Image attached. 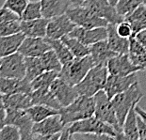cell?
I'll return each instance as SVG.
<instances>
[{
	"mask_svg": "<svg viewBox=\"0 0 146 140\" xmlns=\"http://www.w3.org/2000/svg\"><path fill=\"white\" fill-rule=\"evenodd\" d=\"M6 117V106L4 104V95L0 91V127L4 125Z\"/></svg>",
	"mask_w": 146,
	"mask_h": 140,
	"instance_id": "7bdbcfd3",
	"label": "cell"
},
{
	"mask_svg": "<svg viewBox=\"0 0 146 140\" xmlns=\"http://www.w3.org/2000/svg\"><path fill=\"white\" fill-rule=\"evenodd\" d=\"M26 111L29 115L30 119L32 120L34 123L40 122V121L47 119L48 117H51L53 115L60 114L58 109L42 104H33L27 109H26Z\"/></svg>",
	"mask_w": 146,
	"mask_h": 140,
	"instance_id": "f1b7e54d",
	"label": "cell"
},
{
	"mask_svg": "<svg viewBox=\"0 0 146 140\" xmlns=\"http://www.w3.org/2000/svg\"><path fill=\"white\" fill-rule=\"evenodd\" d=\"M67 128L73 136L74 135H90L92 138L125 139L123 133H120L112 125L92 116L72 124H68Z\"/></svg>",
	"mask_w": 146,
	"mask_h": 140,
	"instance_id": "6da1fadb",
	"label": "cell"
},
{
	"mask_svg": "<svg viewBox=\"0 0 146 140\" xmlns=\"http://www.w3.org/2000/svg\"><path fill=\"white\" fill-rule=\"evenodd\" d=\"M0 140H21L19 129L11 124H4L0 127Z\"/></svg>",
	"mask_w": 146,
	"mask_h": 140,
	"instance_id": "74e56055",
	"label": "cell"
},
{
	"mask_svg": "<svg viewBox=\"0 0 146 140\" xmlns=\"http://www.w3.org/2000/svg\"><path fill=\"white\" fill-rule=\"evenodd\" d=\"M136 112L146 121V111L142 109V108L139 105V104L136 105Z\"/></svg>",
	"mask_w": 146,
	"mask_h": 140,
	"instance_id": "bcb514c9",
	"label": "cell"
},
{
	"mask_svg": "<svg viewBox=\"0 0 146 140\" xmlns=\"http://www.w3.org/2000/svg\"><path fill=\"white\" fill-rule=\"evenodd\" d=\"M26 36L22 32L0 37V57H7L18 52Z\"/></svg>",
	"mask_w": 146,
	"mask_h": 140,
	"instance_id": "603a6c76",
	"label": "cell"
},
{
	"mask_svg": "<svg viewBox=\"0 0 146 140\" xmlns=\"http://www.w3.org/2000/svg\"><path fill=\"white\" fill-rule=\"evenodd\" d=\"M130 58L141 71H146V48L139 43L135 37L130 38L129 53Z\"/></svg>",
	"mask_w": 146,
	"mask_h": 140,
	"instance_id": "4316f807",
	"label": "cell"
},
{
	"mask_svg": "<svg viewBox=\"0 0 146 140\" xmlns=\"http://www.w3.org/2000/svg\"><path fill=\"white\" fill-rule=\"evenodd\" d=\"M94 98L79 95L69 105L61 107L60 115L64 125H68L94 116Z\"/></svg>",
	"mask_w": 146,
	"mask_h": 140,
	"instance_id": "7a4b0ae2",
	"label": "cell"
},
{
	"mask_svg": "<svg viewBox=\"0 0 146 140\" xmlns=\"http://www.w3.org/2000/svg\"><path fill=\"white\" fill-rule=\"evenodd\" d=\"M4 104L6 108L26 110L33 105V102L30 93H16L4 95Z\"/></svg>",
	"mask_w": 146,
	"mask_h": 140,
	"instance_id": "d4e9b609",
	"label": "cell"
},
{
	"mask_svg": "<svg viewBox=\"0 0 146 140\" xmlns=\"http://www.w3.org/2000/svg\"><path fill=\"white\" fill-rule=\"evenodd\" d=\"M94 66V60L91 55L83 57H74L69 63L62 65L58 76L61 77L71 86H76Z\"/></svg>",
	"mask_w": 146,
	"mask_h": 140,
	"instance_id": "5b68a950",
	"label": "cell"
},
{
	"mask_svg": "<svg viewBox=\"0 0 146 140\" xmlns=\"http://www.w3.org/2000/svg\"><path fill=\"white\" fill-rule=\"evenodd\" d=\"M87 0H69L70 7H81L84 6Z\"/></svg>",
	"mask_w": 146,
	"mask_h": 140,
	"instance_id": "f6af8a7d",
	"label": "cell"
},
{
	"mask_svg": "<svg viewBox=\"0 0 146 140\" xmlns=\"http://www.w3.org/2000/svg\"><path fill=\"white\" fill-rule=\"evenodd\" d=\"M125 20L128 22L133 30V37L139 32L146 29V5L142 4L125 17Z\"/></svg>",
	"mask_w": 146,
	"mask_h": 140,
	"instance_id": "484cf974",
	"label": "cell"
},
{
	"mask_svg": "<svg viewBox=\"0 0 146 140\" xmlns=\"http://www.w3.org/2000/svg\"><path fill=\"white\" fill-rule=\"evenodd\" d=\"M17 19H20V17L16 13H14L12 11L9 10V9L5 7L0 8V24L6 21L17 20Z\"/></svg>",
	"mask_w": 146,
	"mask_h": 140,
	"instance_id": "60d3db41",
	"label": "cell"
},
{
	"mask_svg": "<svg viewBox=\"0 0 146 140\" xmlns=\"http://www.w3.org/2000/svg\"><path fill=\"white\" fill-rule=\"evenodd\" d=\"M33 104H42L60 110L61 105L56 99L50 88H39L32 90L30 93Z\"/></svg>",
	"mask_w": 146,
	"mask_h": 140,
	"instance_id": "cb8c5ba5",
	"label": "cell"
},
{
	"mask_svg": "<svg viewBox=\"0 0 146 140\" xmlns=\"http://www.w3.org/2000/svg\"><path fill=\"white\" fill-rule=\"evenodd\" d=\"M142 4H144L143 0H118L115 8L118 13L125 18Z\"/></svg>",
	"mask_w": 146,
	"mask_h": 140,
	"instance_id": "e575fe53",
	"label": "cell"
},
{
	"mask_svg": "<svg viewBox=\"0 0 146 140\" xmlns=\"http://www.w3.org/2000/svg\"><path fill=\"white\" fill-rule=\"evenodd\" d=\"M67 16L77 26L85 28H94L99 26H108V22L97 16L92 11L84 6L81 7H70L66 11Z\"/></svg>",
	"mask_w": 146,
	"mask_h": 140,
	"instance_id": "ba28073f",
	"label": "cell"
},
{
	"mask_svg": "<svg viewBox=\"0 0 146 140\" xmlns=\"http://www.w3.org/2000/svg\"><path fill=\"white\" fill-rule=\"evenodd\" d=\"M21 32V19L6 21L0 24V37L10 36Z\"/></svg>",
	"mask_w": 146,
	"mask_h": 140,
	"instance_id": "8d00e7d4",
	"label": "cell"
},
{
	"mask_svg": "<svg viewBox=\"0 0 146 140\" xmlns=\"http://www.w3.org/2000/svg\"><path fill=\"white\" fill-rule=\"evenodd\" d=\"M108 39L107 42L108 46L116 54H128L130 39L123 38L117 32L116 24H108Z\"/></svg>",
	"mask_w": 146,
	"mask_h": 140,
	"instance_id": "ffe728a7",
	"label": "cell"
},
{
	"mask_svg": "<svg viewBox=\"0 0 146 140\" xmlns=\"http://www.w3.org/2000/svg\"><path fill=\"white\" fill-rule=\"evenodd\" d=\"M76 24L67 16L62 14L60 16L49 19L46 29V38L53 40H60L64 36H67L72 32Z\"/></svg>",
	"mask_w": 146,
	"mask_h": 140,
	"instance_id": "7c38bea8",
	"label": "cell"
},
{
	"mask_svg": "<svg viewBox=\"0 0 146 140\" xmlns=\"http://www.w3.org/2000/svg\"><path fill=\"white\" fill-rule=\"evenodd\" d=\"M116 54L108 46L107 40H101L90 46V55L94 60V66L96 65H107L108 61L111 57H115Z\"/></svg>",
	"mask_w": 146,
	"mask_h": 140,
	"instance_id": "44dd1931",
	"label": "cell"
},
{
	"mask_svg": "<svg viewBox=\"0 0 146 140\" xmlns=\"http://www.w3.org/2000/svg\"><path fill=\"white\" fill-rule=\"evenodd\" d=\"M69 36L77 39L87 46H91L96 42L108 39V28L107 26L85 28L76 26L69 34Z\"/></svg>",
	"mask_w": 146,
	"mask_h": 140,
	"instance_id": "9a60e30c",
	"label": "cell"
},
{
	"mask_svg": "<svg viewBox=\"0 0 146 140\" xmlns=\"http://www.w3.org/2000/svg\"><path fill=\"white\" fill-rule=\"evenodd\" d=\"M137 121H138L139 140H146V121L142 119L139 114H138V116H137Z\"/></svg>",
	"mask_w": 146,
	"mask_h": 140,
	"instance_id": "b9f144b4",
	"label": "cell"
},
{
	"mask_svg": "<svg viewBox=\"0 0 146 140\" xmlns=\"http://www.w3.org/2000/svg\"><path fill=\"white\" fill-rule=\"evenodd\" d=\"M43 71H45L40 57H26V77L25 78L31 82L34 78H36Z\"/></svg>",
	"mask_w": 146,
	"mask_h": 140,
	"instance_id": "1f68e13d",
	"label": "cell"
},
{
	"mask_svg": "<svg viewBox=\"0 0 146 140\" xmlns=\"http://www.w3.org/2000/svg\"><path fill=\"white\" fill-rule=\"evenodd\" d=\"M50 90L56 99L60 102L61 107L67 106L78 97V93L74 87L71 86L61 77L58 76L50 86Z\"/></svg>",
	"mask_w": 146,
	"mask_h": 140,
	"instance_id": "5bb4252c",
	"label": "cell"
},
{
	"mask_svg": "<svg viewBox=\"0 0 146 140\" xmlns=\"http://www.w3.org/2000/svg\"><path fill=\"white\" fill-rule=\"evenodd\" d=\"M110 75L107 65L94 66L80 83L74 86L78 95L94 97L100 90L104 89Z\"/></svg>",
	"mask_w": 146,
	"mask_h": 140,
	"instance_id": "3957f363",
	"label": "cell"
},
{
	"mask_svg": "<svg viewBox=\"0 0 146 140\" xmlns=\"http://www.w3.org/2000/svg\"><path fill=\"white\" fill-rule=\"evenodd\" d=\"M145 5H146V4H145Z\"/></svg>",
	"mask_w": 146,
	"mask_h": 140,
	"instance_id": "681fc988",
	"label": "cell"
},
{
	"mask_svg": "<svg viewBox=\"0 0 146 140\" xmlns=\"http://www.w3.org/2000/svg\"><path fill=\"white\" fill-rule=\"evenodd\" d=\"M65 43V45L69 48L71 53L74 57H83L90 55V46L85 45L77 39L69 35L64 36L60 39Z\"/></svg>",
	"mask_w": 146,
	"mask_h": 140,
	"instance_id": "f546056e",
	"label": "cell"
},
{
	"mask_svg": "<svg viewBox=\"0 0 146 140\" xmlns=\"http://www.w3.org/2000/svg\"><path fill=\"white\" fill-rule=\"evenodd\" d=\"M138 81L139 78L137 73H133L131 74H128V75H125V76L110 74L108 77L104 90L107 93L108 97L110 99H112L115 95L122 93L125 90L128 89L133 84L138 82Z\"/></svg>",
	"mask_w": 146,
	"mask_h": 140,
	"instance_id": "4fadbf2b",
	"label": "cell"
},
{
	"mask_svg": "<svg viewBox=\"0 0 146 140\" xmlns=\"http://www.w3.org/2000/svg\"><path fill=\"white\" fill-rule=\"evenodd\" d=\"M42 7V17L45 19H52L66 13L70 8L69 0H40Z\"/></svg>",
	"mask_w": 146,
	"mask_h": 140,
	"instance_id": "7402d4cb",
	"label": "cell"
},
{
	"mask_svg": "<svg viewBox=\"0 0 146 140\" xmlns=\"http://www.w3.org/2000/svg\"><path fill=\"white\" fill-rule=\"evenodd\" d=\"M116 29H117L118 34H119L121 37H123V38L130 39L133 37L132 27L128 22H126L125 20H123V22H121V23L117 24Z\"/></svg>",
	"mask_w": 146,
	"mask_h": 140,
	"instance_id": "ab89813d",
	"label": "cell"
},
{
	"mask_svg": "<svg viewBox=\"0 0 146 140\" xmlns=\"http://www.w3.org/2000/svg\"><path fill=\"white\" fill-rule=\"evenodd\" d=\"M48 19L38 18L34 20H21V32L26 37L45 38Z\"/></svg>",
	"mask_w": 146,
	"mask_h": 140,
	"instance_id": "d6986e66",
	"label": "cell"
},
{
	"mask_svg": "<svg viewBox=\"0 0 146 140\" xmlns=\"http://www.w3.org/2000/svg\"><path fill=\"white\" fill-rule=\"evenodd\" d=\"M65 125L61 120L60 115H53L40 122H35L32 127L33 139L56 140L60 139L61 131Z\"/></svg>",
	"mask_w": 146,
	"mask_h": 140,
	"instance_id": "8992f818",
	"label": "cell"
},
{
	"mask_svg": "<svg viewBox=\"0 0 146 140\" xmlns=\"http://www.w3.org/2000/svg\"><path fill=\"white\" fill-rule=\"evenodd\" d=\"M108 70L110 74L125 76L133 73L141 71V69L133 63L128 54H118L108 61Z\"/></svg>",
	"mask_w": 146,
	"mask_h": 140,
	"instance_id": "2e32d148",
	"label": "cell"
},
{
	"mask_svg": "<svg viewBox=\"0 0 146 140\" xmlns=\"http://www.w3.org/2000/svg\"><path fill=\"white\" fill-rule=\"evenodd\" d=\"M0 76L6 78H25L26 57L19 52L0 57Z\"/></svg>",
	"mask_w": 146,
	"mask_h": 140,
	"instance_id": "9c48e42d",
	"label": "cell"
},
{
	"mask_svg": "<svg viewBox=\"0 0 146 140\" xmlns=\"http://www.w3.org/2000/svg\"><path fill=\"white\" fill-rule=\"evenodd\" d=\"M0 91L3 95L31 93V83L27 78H6V77L0 76Z\"/></svg>",
	"mask_w": 146,
	"mask_h": 140,
	"instance_id": "ac0fdd59",
	"label": "cell"
},
{
	"mask_svg": "<svg viewBox=\"0 0 146 140\" xmlns=\"http://www.w3.org/2000/svg\"><path fill=\"white\" fill-rule=\"evenodd\" d=\"M108 2H110V4H111V5H112V6H115V5H116V4H117L118 0H108Z\"/></svg>",
	"mask_w": 146,
	"mask_h": 140,
	"instance_id": "7dc6e473",
	"label": "cell"
},
{
	"mask_svg": "<svg viewBox=\"0 0 146 140\" xmlns=\"http://www.w3.org/2000/svg\"><path fill=\"white\" fill-rule=\"evenodd\" d=\"M84 7L92 11L97 16L107 20L108 24H117L125 20V18L118 13L115 6L111 5L108 0H87Z\"/></svg>",
	"mask_w": 146,
	"mask_h": 140,
	"instance_id": "8fae6325",
	"label": "cell"
},
{
	"mask_svg": "<svg viewBox=\"0 0 146 140\" xmlns=\"http://www.w3.org/2000/svg\"><path fill=\"white\" fill-rule=\"evenodd\" d=\"M46 39H47L48 42L50 43L52 50H54V52L56 53V55H57V57H58V59H60L62 65L69 63V62H71L74 58V55L71 53L69 48L65 45V43L61 40H53L48 38Z\"/></svg>",
	"mask_w": 146,
	"mask_h": 140,
	"instance_id": "4dcf8cb0",
	"label": "cell"
},
{
	"mask_svg": "<svg viewBox=\"0 0 146 140\" xmlns=\"http://www.w3.org/2000/svg\"><path fill=\"white\" fill-rule=\"evenodd\" d=\"M142 97H143V92H142L138 81L133 84L128 89L115 95L111 99V102H112L115 112H116L117 119L122 128L128 112L133 106L139 104Z\"/></svg>",
	"mask_w": 146,
	"mask_h": 140,
	"instance_id": "277c9868",
	"label": "cell"
},
{
	"mask_svg": "<svg viewBox=\"0 0 146 140\" xmlns=\"http://www.w3.org/2000/svg\"><path fill=\"white\" fill-rule=\"evenodd\" d=\"M143 3H144V4H146V0H143Z\"/></svg>",
	"mask_w": 146,
	"mask_h": 140,
	"instance_id": "c3c4849f",
	"label": "cell"
},
{
	"mask_svg": "<svg viewBox=\"0 0 146 140\" xmlns=\"http://www.w3.org/2000/svg\"><path fill=\"white\" fill-rule=\"evenodd\" d=\"M4 124L16 126L21 133V140L33 139L32 127L34 122L26 110L6 108Z\"/></svg>",
	"mask_w": 146,
	"mask_h": 140,
	"instance_id": "30bf717a",
	"label": "cell"
},
{
	"mask_svg": "<svg viewBox=\"0 0 146 140\" xmlns=\"http://www.w3.org/2000/svg\"><path fill=\"white\" fill-rule=\"evenodd\" d=\"M29 0H5L3 7L9 9L16 13L18 16L21 17L24 10L26 9Z\"/></svg>",
	"mask_w": 146,
	"mask_h": 140,
	"instance_id": "f35d334b",
	"label": "cell"
},
{
	"mask_svg": "<svg viewBox=\"0 0 146 140\" xmlns=\"http://www.w3.org/2000/svg\"><path fill=\"white\" fill-rule=\"evenodd\" d=\"M136 105L130 109L125 120V122L123 124V133L125 135V139H130V140L139 139L138 121H137V116H138V114L136 112Z\"/></svg>",
	"mask_w": 146,
	"mask_h": 140,
	"instance_id": "83f0119b",
	"label": "cell"
},
{
	"mask_svg": "<svg viewBox=\"0 0 146 140\" xmlns=\"http://www.w3.org/2000/svg\"><path fill=\"white\" fill-rule=\"evenodd\" d=\"M134 37L144 48H146V29L141 31V32H139L138 34H136Z\"/></svg>",
	"mask_w": 146,
	"mask_h": 140,
	"instance_id": "ee69618b",
	"label": "cell"
},
{
	"mask_svg": "<svg viewBox=\"0 0 146 140\" xmlns=\"http://www.w3.org/2000/svg\"><path fill=\"white\" fill-rule=\"evenodd\" d=\"M58 71H45L40 75H38L36 78H34L31 82V88L32 90L39 89V88H49L57 77L58 76Z\"/></svg>",
	"mask_w": 146,
	"mask_h": 140,
	"instance_id": "d6a6232c",
	"label": "cell"
},
{
	"mask_svg": "<svg viewBox=\"0 0 146 140\" xmlns=\"http://www.w3.org/2000/svg\"><path fill=\"white\" fill-rule=\"evenodd\" d=\"M42 60V63L44 68V71H60L62 68V64L57 57L54 50H49L45 52L44 54H42L40 57Z\"/></svg>",
	"mask_w": 146,
	"mask_h": 140,
	"instance_id": "836d02e7",
	"label": "cell"
},
{
	"mask_svg": "<svg viewBox=\"0 0 146 140\" xmlns=\"http://www.w3.org/2000/svg\"><path fill=\"white\" fill-rule=\"evenodd\" d=\"M51 45L45 38L26 37L20 46L18 52L25 57H41L45 52L51 50Z\"/></svg>",
	"mask_w": 146,
	"mask_h": 140,
	"instance_id": "e0dca14e",
	"label": "cell"
},
{
	"mask_svg": "<svg viewBox=\"0 0 146 140\" xmlns=\"http://www.w3.org/2000/svg\"><path fill=\"white\" fill-rule=\"evenodd\" d=\"M94 98L95 104L94 117L112 125L118 132L123 133V128L117 119L116 112H115L113 104L111 102V99L108 97L105 90L102 89L98 91L94 96Z\"/></svg>",
	"mask_w": 146,
	"mask_h": 140,
	"instance_id": "52a82bcc",
	"label": "cell"
},
{
	"mask_svg": "<svg viewBox=\"0 0 146 140\" xmlns=\"http://www.w3.org/2000/svg\"><path fill=\"white\" fill-rule=\"evenodd\" d=\"M42 7H41V1H33L29 2L27 5L26 9L24 10L22 13L20 19L21 20H34L42 18Z\"/></svg>",
	"mask_w": 146,
	"mask_h": 140,
	"instance_id": "d590c367",
	"label": "cell"
}]
</instances>
